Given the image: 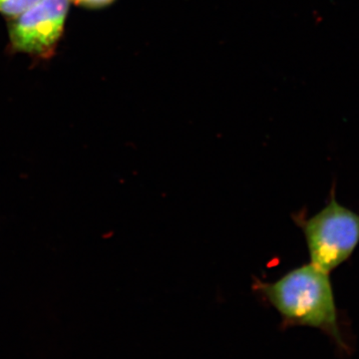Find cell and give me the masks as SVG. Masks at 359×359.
<instances>
[{
	"mask_svg": "<svg viewBox=\"0 0 359 359\" xmlns=\"http://www.w3.org/2000/svg\"><path fill=\"white\" fill-rule=\"evenodd\" d=\"M252 289L276 309L282 328H318L342 346L330 273L309 263L292 269L275 282L254 280Z\"/></svg>",
	"mask_w": 359,
	"mask_h": 359,
	"instance_id": "1",
	"label": "cell"
},
{
	"mask_svg": "<svg viewBox=\"0 0 359 359\" xmlns=\"http://www.w3.org/2000/svg\"><path fill=\"white\" fill-rule=\"evenodd\" d=\"M309 259L314 266L330 273L351 257L359 244V215L337 202L332 194L328 205L311 218L297 215Z\"/></svg>",
	"mask_w": 359,
	"mask_h": 359,
	"instance_id": "2",
	"label": "cell"
},
{
	"mask_svg": "<svg viewBox=\"0 0 359 359\" xmlns=\"http://www.w3.org/2000/svg\"><path fill=\"white\" fill-rule=\"evenodd\" d=\"M70 0H40L9 21L14 50L39 57L53 54L65 30Z\"/></svg>",
	"mask_w": 359,
	"mask_h": 359,
	"instance_id": "3",
	"label": "cell"
},
{
	"mask_svg": "<svg viewBox=\"0 0 359 359\" xmlns=\"http://www.w3.org/2000/svg\"><path fill=\"white\" fill-rule=\"evenodd\" d=\"M39 1L40 0H0V13L11 18H15Z\"/></svg>",
	"mask_w": 359,
	"mask_h": 359,
	"instance_id": "4",
	"label": "cell"
},
{
	"mask_svg": "<svg viewBox=\"0 0 359 359\" xmlns=\"http://www.w3.org/2000/svg\"><path fill=\"white\" fill-rule=\"evenodd\" d=\"M77 6L88 7V8H100L106 6H109L114 0H71Z\"/></svg>",
	"mask_w": 359,
	"mask_h": 359,
	"instance_id": "5",
	"label": "cell"
}]
</instances>
